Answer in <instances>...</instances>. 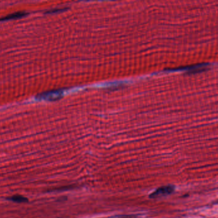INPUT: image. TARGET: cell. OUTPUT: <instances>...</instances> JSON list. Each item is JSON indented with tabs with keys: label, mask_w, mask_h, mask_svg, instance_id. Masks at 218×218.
Listing matches in <instances>:
<instances>
[{
	"label": "cell",
	"mask_w": 218,
	"mask_h": 218,
	"mask_svg": "<svg viewBox=\"0 0 218 218\" xmlns=\"http://www.w3.org/2000/svg\"><path fill=\"white\" fill-rule=\"evenodd\" d=\"M175 190L174 186H166L159 188L149 195L151 198H158L170 195Z\"/></svg>",
	"instance_id": "cell-1"
},
{
	"label": "cell",
	"mask_w": 218,
	"mask_h": 218,
	"mask_svg": "<svg viewBox=\"0 0 218 218\" xmlns=\"http://www.w3.org/2000/svg\"><path fill=\"white\" fill-rule=\"evenodd\" d=\"M27 16V13L26 12H17L15 13H11L6 16V17H2L0 18V21H6V20H14V19H18L22 18V17H25Z\"/></svg>",
	"instance_id": "cell-2"
},
{
	"label": "cell",
	"mask_w": 218,
	"mask_h": 218,
	"mask_svg": "<svg viewBox=\"0 0 218 218\" xmlns=\"http://www.w3.org/2000/svg\"><path fill=\"white\" fill-rule=\"evenodd\" d=\"M9 201H12L15 203H27L28 200L27 198L21 195H14L7 198Z\"/></svg>",
	"instance_id": "cell-3"
},
{
	"label": "cell",
	"mask_w": 218,
	"mask_h": 218,
	"mask_svg": "<svg viewBox=\"0 0 218 218\" xmlns=\"http://www.w3.org/2000/svg\"><path fill=\"white\" fill-rule=\"evenodd\" d=\"M109 218H140V216L136 214H123L111 216Z\"/></svg>",
	"instance_id": "cell-4"
}]
</instances>
